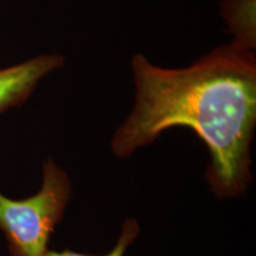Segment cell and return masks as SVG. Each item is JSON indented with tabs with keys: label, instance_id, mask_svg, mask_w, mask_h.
Masks as SVG:
<instances>
[{
	"label": "cell",
	"instance_id": "obj_4",
	"mask_svg": "<svg viewBox=\"0 0 256 256\" xmlns=\"http://www.w3.org/2000/svg\"><path fill=\"white\" fill-rule=\"evenodd\" d=\"M140 228L139 223L136 218H128L124 220L122 224V228H121V232L119 238H118L116 244L114 246V248L112 249V252H108L106 255L100 256H124V252L128 249V247L133 244L136 238L139 235ZM43 256H96V255H87L82 254V252H76L72 250H62V252H56V250H48L44 252Z\"/></svg>",
	"mask_w": 256,
	"mask_h": 256
},
{
	"label": "cell",
	"instance_id": "obj_1",
	"mask_svg": "<svg viewBox=\"0 0 256 256\" xmlns=\"http://www.w3.org/2000/svg\"><path fill=\"white\" fill-rule=\"evenodd\" d=\"M136 101L112 140L120 158L150 145L171 127H188L206 144V174L218 198L238 197L252 182L256 124V64L242 43L220 48L190 68L170 70L133 60Z\"/></svg>",
	"mask_w": 256,
	"mask_h": 256
},
{
	"label": "cell",
	"instance_id": "obj_3",
	"mask_svg": "<svg viewBox=\"0 0 256 256\" xmlns=\"http://www.w3.org/2000/svg\"><path fill=\"white\" fill-rule=\"evenodd\" d=\"M62 64L60 56L46 55L0 69V113L26 101L38 82Z\"/></svg>",
	"mask_w": 256,
	"mask_h": 256
},
{
	"label": "cell",
	"instance_id": "obj_2",
	"mask_svg": "<svg viewBox=\"0 0 256 256\" xmlns=\"http://www.w3.org/2000/svg\"><path fill=\"white\" fill-rule=\"evenodd\" d=\"M68 174L48 160L43 166L40 191L24 200H11L0 194V230L11 256H43L51 235L63 220L72 197Z\"/></svg>",
	"mask_w": 256,
	"mask_h": 256
}]
</instances>
